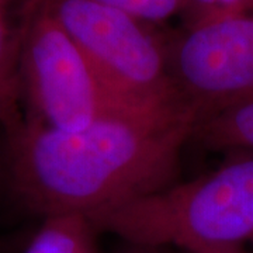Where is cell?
<instances>
[{
	"label": "cell",
	"mask_w": 253,
	"mask_h": 253,
	"mask_svg": "<svg viewBox=\"0 0 253 253\" xmlns=\"http://www.w3.org/2000/svg\"><path fill=\"white\" fill-rule=\"evenodd\" d=\"M212 172L90 218L126 244L187 253L241 246L253 238V152L238 151Z\"/></svg>",
	"instance_id": "2"
},
{
	"label": "cell",
	"mask_w": 253,
	"mask_h": 253,
	"mask_svg": "<svg viewBox=\"0 0 253 253\" xmlns=\"http://www.w3.org/2000/svg\"><path fill=\"white\" fill-rule=\"evenodd\" d=\"M128 248L123 253H170L169 248H161V246H146V245H134L126 244Z\"/></svg>",
	"instance_id": "11"
},
{
	"label": "cell",
	"mask_w": 253,
	"mask_h": 253,
	"mask_svg": "<svg viewBox=\"0 0 253 253\" xmlns=\"http://www.w3.org/2000/svg\"><path fill=\"white\" fill-rule=\"evenodd\" d=\"M169 65L176 96L197 124L253 101V11L169 36Z\"/></svg>",
	"instance_id": "5"
},
{
	"label": "cell",
	"mask_w": 253,
	"mask_h": 253,
	"mask_svg": "<svg viewBox=\"0 0 253 253\" xmlns=\"http://www.w3.org/2000/svg\"><path fill=\"white\" fill-rule=\"evenodd\" d=\"M193 141L212 151L253 152V101L197 124Z\"/></svg>",
	"instance_id": "8"
},
{
	"label": "cell",
	"mask_w": 253,
	"mask_h": 253,
	"mask_svg": "<svg viewBox=\"0 0 253 253\" xmlns=\"http://www.w3.org/2000/svg\"><path fill=\"white\" fill-rule=\"evenodd\" d=\"M91 219L81 214H56L44 218L26 253H99Z\"/></svg>",
	"instance_id": "7"
},
{
	"label": "cell",
	"mask_w": 253,
	"mask_h": 253,
	"mask_svg": "<svg viewBox=\"0 0 253 253\" xmlns=\"http://www.w3.org/2000/svg\"><path fill=\"white\" fill-rule=\"evenodd\" d=\"M46 3L48 0H0V121L7 129L21 120L20 59Z\"/></svg>",
	"instance_id": "6"
},
{
	"label": "cell",
	"mask_w": 253,
	"mask_h": 253,
	"mask_svg": "<svg viewBox=\"0 0 253 253\" xmlns=\"http://www.w3.org/2000/svg\"><path fill=\"white\" fill-rule=\"evenodd\" d=\"M149 24L159 26L184 11L186 0H94Z\"/></svg>",
	"instance_id": "9"
},
{
	"label": "cell",
	"mask_w": 253,
	"mask_h": 253,
	"mask_svg": "<svg viewBox=\"0 0 253 253\" xmlns=\"http://www.w3.org/2000/svg\"><path fill=\"white\" fill-rule=\"evenodd\" d=\"M191 253H242L241 246H228V248H212V249H203Z\"/></svg>",
	"instance_id": "12"
},
{
	"label": "cell",
	"mask_w": 253,
	"mask_h": 253,
	"mask_svg": "<svg viewBox=\"0 0 253 253\" xmlns=\"http://www.w3.org/2000/svg\"><path fill=\"white\" fill-rule=\"evenodd\" d=\"M253 11V0H186L181 18L184 27Z\"/></svg>",
	"instance_id": "10"
},
{
	"label": "cell",
	"mask_w": 253,
	"mask_h": 253,
	"mask_svg": "<svg viewBox=\"0 0 253 253\" xmlns=\"http://www.w3.org/2000/svg\"><path fill=\"white\" fill-rule=\"evenodd\" d=\"M18 84L24 120L59 131H78L104 116L129 110L110 94L46 7L26 41Z\"/></svg>",
	"instance_id": "4"
},
{
	"label": "cell",
	"mask_w": 253,
	"mask_h": 253,
	"mask_svg": "<svg viewBox=\"0 0 253 253\" xmlns=\"http://www.w3.org/2000/svg\"><path fill=\"white\" fill-rule=\"evenodd\" d=\"M46 11L81 48L123 107L152 110L181 104L170 76L169 37L159 33L158 26L94 0H48Z\"/></svg>",
	"instance_id": "3"
},
{
	"label": "cell",
	"mask_w": 253,
	"mask_h": 253,
	"mask_svg": "<svg viewBox=\"0 0 253 253\" xmlns=\"http://www.w3.org/2000/svg\"><path fill=\"white\" fill-rule=\"evenodd\" d=\"M251 244H252V246H253V238H252V239H251Z\"/></svg>",
	"instance_id": "13"
},
{
	"label": "cell",
	"mask_w": 253,
	"mask_h": 253,
	"mask_svg": "<svg viewBox=\"0 0 253 253\" xmlns=\"http://www.w3.org/2000/svg\"><path fill=\"white\" fill-rule=\"evenodd\" d=\"M196 124L181 104L117 111L78 131L21 118L9 129L11 181L44 218H93L179 181L181 151Z\"/></svg>",
	"instance_id": "1"
}]
</instances>
